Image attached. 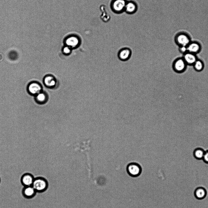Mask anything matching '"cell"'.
<instances>
[{
    "label": "cell",
    "mask_w": 208,
    "mask_h": 208,
    "mask_svg": "<svg viewBox=\"0 0 208 208\" xmlns=\"http://www.w3.org/2000/svg\"><path fill=\"white\" fill-rule=\"evenodd\" d=\"M48 186L47 181L42 177L34 178L32 186L37 192L41 193L45 191Z\"/></svg>",
    "instance_id": "obj_1"
},
{
    "label": "cell",
    "mask_w": 208,
    "mask_h": 208,
    "mask_svg": "<svg viewBox=\"0 0 208 208\" xmlns=\"http://www.w3.org/2000/svg\"><path fill=\"white\" fill-rule=\"evenodd\" d=\"M127 173L130 176L137 177L141 174L142 169L138 164L135 163H131L127 165Z\"/></svg>",
    "instance_id": "obj_2"
},
{
    "label": "cell",
    "mask_w": 208,
    "mask_h": 208,
    "mask_svg": "<svg viewBox=\"0 0 208 208\" xmlns=\"http://www.w3.org/2000/svg\"><path fill=\"white\" fill-rule=\"evenodd\" d=\"M187 65L183 58H179L174 61L172 67L175 71L181 73L185 70Z\"/></svg>",
    "instance_id": "obj_3"
},
{
    "label": "cell",
    "mask_w": 208,
    "mask_h": 208,
    "mask_svg": "<svg viewBox=\"0 0 208 208\" xmlns=\"http://www.w3.org/2000/svg\"><path fill=\"white\" fill-rule=\"evenodd\" d=\"M126 3L125 0H113L111 3V8L114 12L120 13L125 10Z\"/></svg>",
    "instance_id": "obj_4"
},
{
    "label": "cell",
    "mask_w": 208,
    "mask_h": 208,
    "mask_svg": "<svg viewBox=\"0 0 208 208\" xmlns=\"http://www.w3.org/2000/svg\"><path fill=\"white\" fill-rule=\"evenodd\" d=\"M27 90L30 94L35 96L42 91V87L39 82L33 81L28 84Z\"/></svg>",
    "instance_id": "obj_5"
},
{
    "label": "cell",
    "mask_w": 208,
    "mask_h": 208,
    "mask_svg": "<svg viewBox=\"0 0 208 208\" xmlns=\"http://www.w3.org/2000/svg\"><path fill=\"white\" fill-rule=\"evenodd\" d=\"M175 42L180 46H187L191 42L189 37L185 33H180L176 36Z\"/></svg>",
    "instance_id": "obj_6"
},
{
    "label": "cell",
    "mask_w": 208,
    "mask_h": 208,
    "mask_svg": "<svg viewBox=\"0 0 208 208\" xmlns=\"http://www.w3.org/2000/svg\"><path fill=\"white\" fill-rule=\"evenodd\" d=\"M65 45L67 46L72 49L77 48L80 45V39L77 36L72 35L67 37L64 41Z\"/></svg>",
    "instance_id": "obj_7"
},
{
    "label": "cell",
    "mask_w": 208,
    "mask_h": 208,
    "mask_svg": "<svg viewBox=\"0 0 208 208\" xmlns=\"http://www.w3.org/2000/svg\"><path fill=\"white\" fill-rule=\"evenodd\" d=\"M37 193L32 186H24L22 191V193L23 197L28 199L34 198Z\"/></svg>",
    "instance_id": "obj_8"
},
{
    "label": "cell",
    "mask_w": 208,
    "mask_h": 208,
    "mask_svg": "<svg viewBox=\"0 0 208 208\" xmlns=\"http://www.w3.org/2000/svg\"><path fill=\"white\" fill-rule=\"evenodd\" d=\"M34 179V176L32 174L26 173L21 176L20 181L24 187L32 186Z\"/></svg>",
    "instance_id": "obj_9"
},
{
    "label": "cell",
    "mask_w": 208,
    "mask_h": 208,
    "mask_svg": "<svg viewBox=\"0 0 208 208\" xmlns=\"http://www.w3.org/2000/svg\"><path fill=\"white\" fill-rule=\"evenodd\" d=\"M43 83L45 85L49 88H55L57 84V81L54 76L48 75L45 76L43 79Z\"/></svg>",
    "instance_id": "obj_10"
},
{
    "label": "cell",
    "mask_w": 208,
    "mask_h": 208,
    "mask_svg": "<svg viewBox=\"0 0 208 208\" xmlns=\"http://www.w3.org/2000/svg\"><path fill=\"white\" fill-rule=\"evenodd\" d=\"M131 51L128 48H125L120 49L118 53L119 59L121 61H126L131 57Z\"/></svg>",
    "instance_id": "obj_11"
},
{
    "label": "cell",
    "mask_w": 208,
    "mask_h": 208,
    "mask_svg": "<svg viewBox=\"0 0 208 208\" xmlns=\"http://www.w3.org/2000/svg\"><path fill=\"white\" fill-rule=\"evenodd\" d=\"M187 52L195 54L199 53L201 50V46L198 42H191L186 46Z\"/></svg>",
    "instance_id": "obj_12"
},
{
    "label": "cell",
    "mask_w": 208,
    "mask_h": 208,
    "mask_svg": "<svg viewBox=\"0 0 208 208\" xmlns=\"http://www.w3.org/2000/svg\"><path fill=\"white\" fill-rule=\"evenodd\" d=\"M187 65H193L197 59L196 55L187 52L183 54L182 57Z\"/></svg>",
    "instance_id": "obj_13"
},
{
    "label": "cell",
    "mask_w": 208,
    "mask_h": 208,
    "mask_svg": "<svg viewBox=\"0 0 208 208\" xmlns=\"http://www.w3.org/2000/svg\"><path fill=\"white\" fill-rule=\"evenodd\" d=\"M48 95L45 92L42 91L35 96L36 101L39 104L45 103L48 100Z\"/></svg>",
    "instance_id": "obj_14"
},
{
    "label": "cell",
    "mask_w": 208,
    "mask_h": 208,
    "mask_svg": "<svg viewBox=\"0 0 208 208\" xmlns=\"http://www.w3.org/2000/svg\"><path fill=\"white\" fill-rule=\"evenodd\" d=\"M207 194L206 189L203 187H199L196 189L194 192V195L195 198L198 199H204Z\"/></svg>",
    "instance_id": "obj_15"
},
{
    "label": "cell",
    "mask_w": 208,
    "mask_h": 208,
    "mask_svg": "<svg viewBox=\"0 0 208 208\" xmlns=\"http://www.w3.org/2000/svg\"><path fill=\"white\" fill-rule=\"evenodd\" d=\"M137 10V5L135 3L132 1L126 2L125 11L128 13L132 14L134 13Z\"/></svg>",
    "instance_id": "obj_16"
},
{
    "label": "cell",
    "mask_w": 208,
    "mask_h": 208,
    "mask_svg": "<svg viewBox=\"0 0 208 208\" xmlns=\"http://www.w3.org/2000/svg\"><path fill=\"white\" fill-rule=\"evenodd\" d=\"M100 9L102 13L101 18L105 22H107L110 20V17L109 14L106 10V7L104 5L100 6Z\"/></svg>",
    "instance_id": "obj_17"
},
{
    "label": "cell",
    "mask_w": 208,
    "mask_h": 208,
    "mask_svg": "<svg viewBox=\"0 0 208 208\" xmlns=\"http://www.w3.org/2000/svg\"><path fill=\"white\" fill-rule=\"evenodd\" d=\"M205 152L203 149L198 148L195 150L193 152V155L194 157L197 159H203Z\"/></svg>",
    "instance_id": "obj_18"
},
{
    "label": "cell",
    "mask_w": 208,
    "mask_h": 208,
    "mask_svg": "<svg viewBox=\"0 0 208 208\" xmlns=\"http://www.w3.org/2000/svg\"><path fill=\"white\" fill-rule=\"evenodd\" d=\"M193 65L195 70L199 72L202 71L204 67V64L203 61L198 59Z\"/></svg>",
    "instance_id": "obj_19"
},
{
    "label": "cell",
    "mask_w": 208,
    "mask_h": 208,
    "mask_svg": "<svg viewBox=\"0 0 208 208\" xmlns=\"http://www.w3.org/2000/svg\"><path fill=\"white\" fill-rule=\"evenodd\" d=\"M72 49L70 47L65 45L62 48V52L63 54L66 55H69L71 53Z\"/></svg>",
    "instance_id": "obj_20"
},
{
    "label": "cell",
    "mask_w": 208,
    "mask_h": 208,
    "mask_svg": "<svg viewBox=\"0 0 208 208\" xmlns=\"http://www.w3.org/2000/svg\"><path fill=\"white\" fill-rule=\"evenodd\" d=\"M9 58L12 60H15L17 58L18 56L17 52L15 51H11L8 54Z\"/></svg>",
    "instance_id": "obj_21"
},
{
    "label": "cell",
    "mask_w": 208,
    "mask_h": 208,
    "mask_svg": "<svg viewBox=\"0 0 208 208\" xmlns=\"http://www.w3.org/2000/svg\"><path fill=\"white\" fill-rule=\"evenodd\" d=\"M179 50L180 52L183 54L188 52L186 46H180L179 47Z\"/></svg>",
    "instance_id": "obj_22"
},
{
    "label": "cell",
    "mask_w": 208,
    "mask_h": 208,
    "mask_svg": "<svg viewBox=\"0 0 208 208\" xmlns=\"http://www.w3.org/2000/svg\"><path fill=\"white\" fill-rule=\"evenodd\" d=\"M203 159L205 162L208 163V150L205 152Z\"/></svg>",
    "instance_id": "obj_23"
},
{
    "label": "cell",
    "mask_w": 208,
    "mask_h": 208,
    "mask_svg": "<svg viewBox=\"0 0 208 208\" xmlns=\"http://www.w3.org/2000/svg\"><path fill=\"white\" fill-rule=\"evenodd\" d=\"M0 182H1V179H0Z\"/></svg>",
    "instance_id": "obj_24"
}]
</instances>
